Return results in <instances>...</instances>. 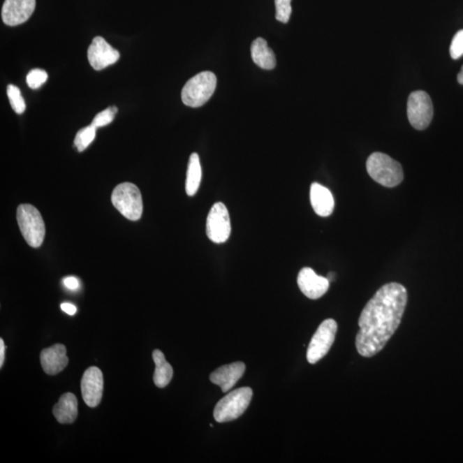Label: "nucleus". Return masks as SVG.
Segmentation results:
<instances>
[{
    "mask_svg": "<svg viewBox=\"0 0 463 463\" xmlns=\"http://www.w3.org/2000/svg\"><path fill=\"white\" fill-rule=\"evenodd\" d=\"M337 332V323L334 319H326L319 325L309 344L307 353L309 363L318 362L329 353L336 339Z\"/></svg>",
    "mask_w": 463,
    "mask_h": 463,
    "instance_id": "6e6552de",
    "label": "nucleus"
},
{
    "mask_svg": "<svg viewBox=\"0 0 463 463\" xmlns=\"http://www.w3.org/2000/svg\"><path fill=\"white\" fill-rule=\"evenodd\" d=\"M96 128L90 125L82 128L75 138L74 145L77 147L79 152H84L91 144L96 138Z\"/></svg>",
    "mask_w": 463,
    "mask_h": 463,
    "instance_id": "412c9836",
    "label": "nucleus"
},
{
    "mask_svg": "<svg viewBox=\"0 0 463 463\" xmlns=\"http://www.w3.org/2000/svg\"><path fill=\"white\" fill-rule=\"evenodd\" d=\"M231 229L230 216L227 207L222 203H214L207 217V236L212 242L222 244L228 240Z\"/></svg>",
    "mask_w": 463,
    "mask_h": 463,
    "instance_id": "1a4fd4ad",
    "label": "nucleus"
},
{
    "mask_svg": "<svg viewBox=\"0 0 463 463\" xmlns=\"http://www.w3.org/2000/svg\"><path fill=\"white\" fill-rule=\"evenodd\" d=\"M36 5V0H6L2 7V20L8 26L24 24L31 17Z\"/></svg>",
    "mask_w": 463,
    "mask_h": 463,
    "instance_id": "f8f14e48",
    "label": "nucleus"
},
{
    "mask_svg": "<svg viewBox=\"0 0 463 463\" xmlns=\"http://www.w3.org/2000/svg\"><path fill=\"white\" fill-rule=\"evenodd\" d=\"M217 79L212 71H203L191 78L182 92V101L191 108H199L205 105L216 90Z\"/></svg>",
    "mask_w": 463,
    "mask_h": 463,
    "instance_id": "7ed1b4c3",
    "label": "nucleus"
},
{
    "mask_svg": "<svg viewBox=\"0 0 463 463\" xmlns=\"http://www.w3.org/2000/svg\"><path fill=\"white\" fill-rule=\"evenodd\" d=\"M202 179V168L200 160L197 153L191 154L188 164L186 191L188 196L193 197L198 193V188L200 186Z\"/></svg>",
    "mask_w": 463,
    "mask_h": 463,
    "instance_id": "aec40b11",
    "label": "nucleus"
},
{
    "mask_svg": "<svg viewBox=\"0 0 463 463\" xmlns=\"http://www.w3.org/2000/svg\"><path fill=\"white\" fill-rule=\"evenodd\" d=\"M406 112L409 123L415 129H427L434 118V105L431 97L422 90L412 92L409 97Z\"/></svg>",
    "mask_w": 463,
    "mask_h": 463,
    "instance_id": "0eeeda50",
    "label": "nucleus"
},
{
    "mask_svg": "<svg viewBox=\"0 0 463 463\" xmlns=\"http://www.w3.org/2000/svg\"><path fill=\"white\" fill-rule=\"evenodd\" d=\"M334 276H335V274L331 272L328 274V277H327V279H328L329 281L330 282L331 281L334 280Z\"/></svg>",
    "mask_w": 463,
    "mask_h": 463,
    "instance_id": "7c9ffc66",
    "label": "nucleus"
},
{
    "mask_svg": "<svg viewBox=\"0 0 463 463\" xmlns=\"http://www.w3.org/2000/svg\"><path fill=\"white\" fill-rule=\"evenodd\" d=\"M64 284L70 290H76L79 288V281L76 277H69L64 279Z\"/></svg>",
    "mask_w": 463,
    "mask_h": 463,
    "instance_id": "bb28decb",
    "label": "nucleus"
},
{
    "mask_svg": "<svg viewBox=\"0 0 463 463\" xmlns=\"http://www.w3.org/2000/svg\"><path fill=\"white\" fill-rule=\"evenodd\" d=\"M246 371V365L243 362H235L225 365L210 376V381L221 388L222 392H228L239 381Z\"/></svg>",
    "mask_w": 463,
    "mask_h": 463,
    "instance_id": "4468645a",
    "label": "nucleus"
},
{
    "mask_svg": "<svg viewBox=\"0 0 463 463\" xmlns=\"http://www.w3.org/2000/svg\"><path fill=\"white\" fill-rule=\"evenodd\" d=\"M291 1L292 0H274L277 21L288 24L292 14Z\"/></svg>",
    "mask_w": 463,
    "mask_h": 463,
    "instance_id": "5701e85b",
    "label": "nucleus"
},
{
    "mask_svg": "<svg viewBox=\"0 0 463 463\" xmlns=\"http://www.w3.org/2000/svg\"><path fill=\"white\" fill-rule=\"evenodd\" d=\"M61 309L63 311H65L66 314L71 316L76 314L77 312V307L71 303L61 304Z\"/></svg>",
    "mask_w": 463,
    "mask_h": 463,
    "instance_id": "cd10ccee",
    "label": "nucleus"
},
{
    "mask_svg": "<svg viewBox=\"0 0 463 463\" xmlns=\"http://www.w3.org/2000/svg\"><path fill=\"white\" fill-rule=\"evenodd\" d=\"M47 73L44 70L34 69L29 71L26 82L29 88L39 89L47 80Z\"/></svg>",
    "mask_w": 463,
    "mask_h": 463,
    "instance_id": "393cba45",
    "label": "nucleus"
},
{
    "mask_svg": "<svg viewBox=\"0 0 463 463\" xmlns=\"http://www.w3.org/2000/svg\"><path fill=\"white\" fill-rule=\"evenodd\" d=\"M367 169L372 179L385 187L397 186L404 178L402 165L381 152H375L368 157Z\"/></svg>",
    "mask_w": 463,
    "mask_h": 463,
    "instance_id": "f03ea898",
    "label": "nucleus"
},
{
    "mask_svg": "<svg viewBox=\"0 0 463 463\" xmlns=\"http://www.w3.org/2000/svg\"><path fill=\"white\" fill-rule=\"evenodd\" d=\"M119 57V51L101 36L95 37L88 49L89 62L96 71H101L114 65Z\"/></svg>",
    "mask_w": 463,
    "mask_h": 463,
    "instance_id": "9b49d317",
    "label": "nucleus"
},
{
    "mask_svg": "<svg viewBox=\"0 0 463 463\" xmlns=\"http://www.w3.org/2000/svg\"><path fill=\"white\" fill-rule=\"evenodd\" d=\"M5 342L3 339H0V367H3V361H5Z\"/></svg>",
    "mask_w": 463,
    "mask_h": 463,
    "instance_id": "c85d7f7f",
    "label": "nucleus"
},
{
    "mask_svg": "<svg viewBox=\"0 0 463 463\" xmlns=\"http://www.w3.org/2000/svg\"><path fill=\"white\" fill-rule=\"evenodd\" d=\"M457 81L459 84L463 85V66L462 67L460 73H459L457 75Z\"/></svg>",
    "mask_w": 463,
    "mask_h": 463,
    "instance_id": "c756f323",
    "label": "nucleus"
},
{
    "mask_svg": "<svg viewBox=\"0 0 463 463\" xmlns=\"http://www.w3.org/2000/svg\"><path fill=\"white\" fill-rule=\"evenodd\" d=\"M251 58L256 65L265 70H272L277 65L276 55L265 39L258 37L251 44Z\"/></svg>",
    "mask_w": 463,
    "mask_h": 463,
    "instance_id": "a211bd4d",
    "label": "nucleus"
},
{
    "mask_svg": "<svg viewBox=\"0 0 463 463\" xmlns=\"http://www.w3.org/2000/svg\"><path fill=\"white\" fill-rule=\"evenodd\" d=\"M52 413L60 424H71L78 416V398L73 393L64 394L57 404L54 406Z\"/></svg>",
    "mask_w": 463,
    "mask_h": 463,
    "instance_id": "f3484780",
    "label": "nucleus"
},
{
    "mask_svg": "<svg viewBox=\"0 0 463 463\" xmlns=\"http://www.w3.org/2000/svg\"><path fill=\"white\" fill-rule=\"evenodd\" d=\"M310 198L312 208L319 216L327 217L332 214L335 208L334 197L326 187L318 183L312 184Z\"/></svg>",
    "mask_w": 463,
    "mask_h": 463,
    "instance_id": "dca6fc26",
    "label": "nucleus"
},
{
    "mask_svg": "<svg viewBox=\"0 0 463 463\" xmlns=\"http://www.w3.org/2000/svg\"><path fill=\"white\" fill-rule=\"evenodd\" d=\"M69 360L66 356V348L63 344H55L43 349L41 353V363L43 371L48 375H56L67 367Z\"/></svg>",
    "mask_w": 463,
    "mask_h": 463,
    "instance_id": "2eb2a0df",
    "label": "nucleus"
},
{
    "mask_svg": "<svg viewBox=\"0 0 463 463\" xmlns=\"http://www.w3.org/2000/svg\"><path fill=\"white\" fill-rule=\"evenodd\" d=\"M103 375L99 368L92 367L84 372L81 381V390L86 405L96 408L100 404L103 398Z\"/></svg>",
    "mask_w": 463,
    "mask_h": 463,
    "instance_id": "9d476101",
    "label": "nucleus"
},
{
    "mask_svg": "<svg viewBox=\"0 0 463 463\" xmlns=\"http://www.w3.org/2000/svg\"><path fill=\"white\" fill-rule=\"evenodd\" d=\"M112 203L124 216L131 221H138L142 214V199L140 191L131 183H122L112 193Z\"/></svg>",
    "mask_w": 463,
    "mask_h": 463,
    "instance_id": "423d86ee",
    "label": "nucleus"
},
{
    "mask_svg": "<svg viewBox=\"0 0 463 463\" xmlns=\"http://www.w3.org/2000/svg\"><path fill=\"white\" fill-rule=\"evenodd\" d=\"M17 219L22 235L29 246L40 247L46 235V228L39 210L27 203L21 205L17 210Z\"/></svg>",
    "mask_w": 463,
    "mask_h": 463,
    "instance_id": "39448f33",
    "label": "nucleus"
},
{
    "mask_svg": "<svg viewBox=\"0 0 463 463\" xmlns=\"http://www.w3.org/2000/svg\"><path fill=\"white\" fill-rule=\"evenodd\" d=\"M450 52L451 58L458 59L463 56V29L455 34L451 41Z\"/></svg>",
    "mask_w": 463,
    "mask_h": 463,
    "instance_id": "a878e982",
    "label": "nucleus"
},
{
    "mask_svg": "<svg viewBox=\"0 0 463 463\" xmlns=\"http://www.w3.org/2000/svg\"><path fill=\"white\" fill-rule=\"evenodd\" d=\"M252 390L242 387L232 391L217 402L214 409V420L219 423L228 422L242 416L251 401Z\"/></svg>",
    "mask_w": 463,
    "mask_h": 463,
    "instance_id": "20e7f679",
    "label": "nucleus"
},
{
    "mask_svg": "<svg viewBox=\"0 0 463 463\" xmlns=\"http://www.w3.org/2000/svg\"><path fill=\"white\" fill-rule=\"evenodd\" d=\"M406 303L408 291L397 282L383 285L368 301L360 316L355 339L361 356L374 357L385 347L400 325Z\"/></svg>",
    "mask_w": 463,
    "mask_h": 463,
    "instance_id": "f257e3e1",
    "label": "nucleus"
},
{
    "mask_svg": "<svg viewBox=\"0 0 463 463\" xmlns=\"http://www.w3.org/2000/svg\"><path fill=\"white\" fill-rule=\"evenodd\" d=\"M153 360L156 364L154 374V383L157 387L165 388L171 382L174 370L170 364L165 359L164 353L161 350H154Z\"/></svg>",
    "mask_w": 463,
    "mask_h": 463,
    "instance_id": "6ab92c4d",
    "label": "nucleus"
},
{
    "mask_svg": "<svg viewBox=\"0 0 463 463\" xmlns=\"http://www.w3.org/2000/svg\"><path fill=\"white\" fill-rule=\"evenodd\" d=\"M118 112V109L115 107H111L105 110L101 111L94 118L91 125L97 128L103 127L109 125V124L114 122L115 115Z\"/></svg>",
    "mask_w": 463,
    "mask_h": 463,
    "instance_id": "b1692460",
    "label": "nucleus"
},
{
    "mask_svg": "<svg viewBox=\"0 0 463 463\" xmlns=\"http://www.w3.org/2000/svg\"><path fill=\"white\" fill-rule=\"evenodd\" d=\"M299 288L307 298L318 300L325 295L330 288V281L326 277H320L311 268H303L297 278Z\"/></svg>",
    "mask_w": 463,
    "mask_h": 463,
    "instance_id": "ddd939ff",
    "label": "nucleus"
},
{
    "mask_svg": "<svg viewBox=\"0 0 463 463\" xmlns=\"http://www.w3.org/2000/svg\"><path fill=\"white\" fill-rule=\"evenodd\" d=\"M7 96H8L13 110L18 115L22 114L25 111L26 104L24 97L21 95L20 89L17 86L10 84L7 87Z\"/></svg>",
    "mask_w": 463,
    "mask_h": 463,
    "instance_id": "4be33fe9",
    "label": "nucleus"
}]
</instances>
